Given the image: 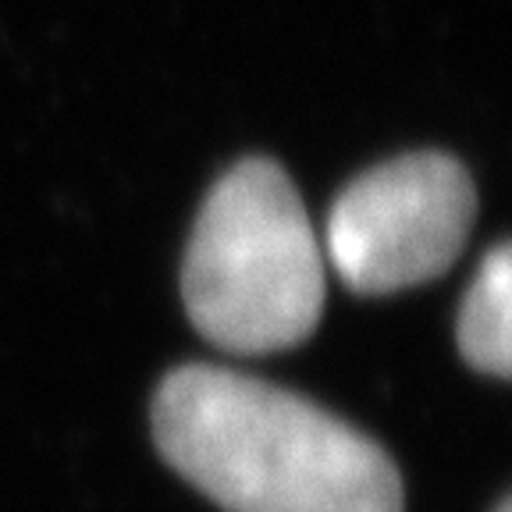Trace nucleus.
Segmentation results:
<instances>
[{"label": "nucleus", "mask_w": 512, "mask_h": 512, "mask_svg": "<svg viewBox=\"0 0 512 512\" xmlns=\"http://www.w3.org/2000/svg\"><path fill=\"white\" fill-rule=\"evenodd\" d=\"M164 463L224 512H406L392 456L303 395L210 363L153 392Z\"/></svg>", "instance_id": "f257e3e1"}, {"label": "nucleus", "mask_w": 512, "mask_h": 512, "mask_svg": "<svg viewBox=\"0 0 512 512\" xmlns=\"http://www.w3.org/2000/svg\"><path fill=\"white\" fill-rule=\"evenodd\" d=\"M324 249L278 160L246 157L207 192L182 260L192 328L235 356L296 349L324 313Z\"/></svg>", "instance_id": "f03ea898"}, {"label": "nucleus", "mask_w": 512, "mask_h": 512, "mask_svg": "<svg viewBox=\"0 0 512 512\" xmlns=\"http://www.w3.org/2000/svg\"><path fill=\"white\" fill-rule=\"evenodd\" d=\"M477 217L470 171L441 150L402 153L338 192L324 260L356 296H392L441 278Z\"/></svg>", "instance_id": "7ed1b4c3"}, {"label": "nucleus", "mask_w": 512, "mask_h": 512, "mask_svg": "<svg viewBox=\"0 0 512 512\" xmlns=\"http://www.w3.org/2000/svg\"><path fill=\"white\" fill-rule=\"evenodd\" d=\"M509 292H512V249L498 242L473 274L459 303L456 342L463 360L477 374L509 377L512 335H509Z\"/></svg>", "instance_id": "20e7f679"}, {"label": "nucleus", "mask_w": 512, "mask_h": 512, "mask_svg": "<svg viewBox=\"0 0 512 512\" xmlns=\"http://www.w3.org/2000/svg\"><path fill=\"white\" fill-rule=\"evenodd\" d=\"M495 512H512V502L509 498H502V502H498V509Z\"/></svg>", "instance_id": "39448f33"}]
</instances>
